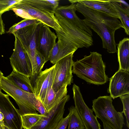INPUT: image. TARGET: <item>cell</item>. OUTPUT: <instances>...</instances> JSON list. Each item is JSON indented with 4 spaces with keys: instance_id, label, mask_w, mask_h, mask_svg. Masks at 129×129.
<instances>
[{
    "instance_id": "6da1fadb",
    "label": "cell",
    "mask_w": 129,
    "mask_h": 129,
    "mask_svg": "<svg viewBox=\"0 0 129 129\" xmlns=\"http://www.w3.org/2000/svg\"><path fill=\"white\" fill-rule=\"evenodd\" d=\"M77 11L81 13L84 19L83 22L96 33L101 39L103 47L109 53L117 52L115 41V31L122 28L118 19L88 7L76 0Z\"/></svg>"
},
{
    "instance_id": "7a4b0ae2",
    "label": "cell",
    "mask_w": 129,
    "mask_h": 129,
    "mask_svg": "<svg viewBox=\"0 0 129 129\" xmlns=\"http://www.w3.org/2000/svg\"><path fill=\"white\" fill-rule=\"evenodd\" d=\"M72 68V73L89 83L102 85L108 80L105 63L102 55L97 52H90L89 55L74 62Z\"/></svg>"
},
{
    "instance_id": "3957f363",
    "label": "cell",
    "mask_w": 129,
    "mask_h": 129,
    "mask_svg": "<svg viewBox=\"0 0 129 129\" xmlns=\"http://www.w3.org/2000/svg\"><path fill=\"white\" fill-rule=\"evenodd\" d=\"M2 89L13 98L18 106L21 115L37 113L40 102L34 93L24 91L17 87L3 76L1 80Z\"/></svg>"
},
{
    "instance_id": "277c9868",
    "label": "cell",
    "mask_w": 129,
    "mask_h": 129,
    "mask_svg": "<svg viewBox=\"0 0 129 129\" xmlns=\"http://www.w3.org/2000/svg\"><path fill=\"white\" fill-rule=\"evenodd\" d=\"M110 96L98 97L92 101L93 111L97 118L113 129H122L124 124L123 112H117Z\"/></svg>"
},
{
    "instance_id": "5b68a950",
    "label": "cell",
    "mask_w": 129,
    "mask_h": 129,
    "mask_svg": "<svg viewBox=\"0 0 129 129\" xmlns=\"http://www.w3.org/2000/svg\"><path fill=\"white\" fill-rule=\"evenodd\" d=\"M54 14L62 29L61 31L58 32L78 48H88L93 45L92 36L85 30L73 25L59 15L55 13Z\"/></svg>"
},
{
    "instance_id": "8992f818",
    "label": "cell",
    "mask_w": 129,
    "mask_h": 129,
    "mask_svg": "<svg viewBox=\"0 0 129 129\" xmlns=\"http://www.w3.org/2000/svg\"><path fill=\"white\" fill-rule=\"evenodd\" d=\"M41 23L29 25L13 34L18 38L28 55L32 64L33 71L35 66V56L40 25Z\"/></svg>"
},
{
    "instance_id": "52a82bcc",
    "label": "cell",
    "mask_w": 129,
    "mask_h": 129,
    "mask_svg": "<svg viewBox=\"0 0 129 129\" xmlns=\"http://www.w3.org/2000/svg\"><path fill=\"white\" fill-rule=\"evenodd\" d=\"M75 107L80 116L85 129H101V126L83 99L79 86L74 84L72 89Z\"/></svg>"
},
{
    "instance_id": "ba28073f",
    "label": "cell",
    "mask_w": 129,
    "mask_h": 129,
    "mask_svg": "<svg viewBox=\"0 0 129 129\" xmlns=\"http://www.w3.org/2000/svg\"><path fill=\"white\" fill-rule=\"evenodd\" d=\"M72 53L58 61L55 64V72L52 88L57 92L64 85L73 83L72 68L74 62Z\"/></svg>"
},
{
    "instance_id": "9c48e42d",
    "label": "cell",
    "mask_w": 129,
    "mask_h": 129,
    "mask_svg": "<svg viewBox=\"0 0 129 129\" xmlns=\"http://www.w3.org/2000/svg\"><path fill=\"white\" fill-rule=\"evenodd\" d=\"M15 37L14 48L9 58L13 71L30 77L33 73L30 60L18 38Z\"/></svg>"
},
{
    "instance_id": "30bf717a",
    "label": "cell",
    "mask_w": 129,
    "mask_h": 129,
    "mask_svg": "<svg viewBox=\"0 0 129 129\" xmlns=\"http://www.w3.org/2000/svg\"><path fill=\"white\" fill-rule=\"evenodd\" d=\"M9 96L0 92V111L4 116V124L10 129H22L21 115L10 101Z\"/></svg>"
},
{
    "instance_id": "8fae6325",
    "label": "cell",
    "mask_w": 129,
    "mask_h": 129,
    "mask_svg": "<svg viewBox=\"0 0 129 129\" xmlns=\"http://www.w3.org/2000/svg\"><path fill=\"white\" fill-rule=\"evenodd\" d=\"M13 8L23 9L36 19L50 27L55 31H62V29L54 13H50L34 8L30 5L25 0H20L13 6L11 8V10Z\"/></svg>"
},
{
    "instance_id": "7c38bea8",
    "label": "cell",
    "mask_w": 129,
    "mask_h": 129,
    "mask_svg": "<svg viewBox=\"0 0 129 129\" xmlns=\"http://www.w3.org/2000/svg\"><path fill=\"white\" fill-rule=\"evenodd\" d=\"M57 38L48 26L42 23L40 24L37 51L44 58L46 62L50 60L51 52L56 43Z\"/></svg>"
},
{
    "instance_id": "4fadbf2b",
    "label": "cell",
    "mask_w": 129,
    "mask_h": 129,
    "mask_svg": "<svg viewBox=\"0 0 129 129\" xmlns=\"http://www.w3.org/2000/svg\"><path fill=\"white\" fill-rule=\"evenodd\" d=\"M55 72V64L39 74L34 75L36 76L33 86L34 94L37 99L42 104L49 87L53 84Z\"/></svg>"
},
{
    "instance_id": "5bb4252c",
    "label": "cell",
    "mask_w": 129,
    "mask_h": 129,
    "mask_svg": "<svg viewBox=\"0 0 129 129\" xmlns=\"http://www.w3.org/2000/svg\"><path fill=\"white\" fill-rule=\"evenodd\" d=\"M70 99L67 95L31 129H53L63 117L65 106Z\"/></svg>"
},
{
    "instance_id": "9a60e30c",
    "label": "cell",
    "mask_w": 129,
    "mask_h": 129,
    "mask_svg": "<svg viewBox=\"0 0 129 129\" xmlns=\"http://www.w3.org/2000/svg\"><path fill=\"white\" fill-rule=\"evenodd\" d=\"M109 81L108 91L112 98L129 94V71L119 69Z\"/></svg>"
},
{
    "instance_id": "2e32d148",
    "label": "cell",
    "mask_w": 129,
    "mask_h": 129,
    "mask_svg": "<svg viewBox=\"0 0 129 129\" xmlns=\"http://www.w3.org/2000/svg\"><path fill=\"white\" fill-rule=\"evenodd\" d=\"M55 31L58 40L52 49L50 58L51 63L54 64L66 56L74 53L78 49L58 31Z\"/></svg>"
},
{
    "instance_id": "e0dca14e",
    "label": "cell",
    "mask_w": 129,
    "mask_h": 129,
    "mask_svg": "<svg viewBox=\"0 0 129 129\" xmlns=\"http://www.w3.org/2000/svg\"><path fill=\"white\" fill-rule=\"evenodd\" d=\"M76 4L73 3L69 5L58 6L54 13L59 15L73 25L83 29L92 36L91 30L77 16L76 13Z\"/></svg>"
},
{
    "instance_id": "ac0fdd59",
    "label": "cell",
    "mask_w": 129,
    "mask_h": 129,
    "mask_svg": "<svg viewBox=\"0 0 129 129\" xmlns=\"http://www.w3.org/2000/svg\"><path fill=\"white\" fill-rule=\"evenodd\" d=\"M86 6L119 19L117 11L111 4V0H77Z\"/></svg>"
},
{
    "instance_id": "d6986e66",
    "label": "cell",
    "mask_w": 129,
    "mask_h": 129,
    "mask_svg": "<svg viewBox=\"0 0 129 129\" xmlns=\"http://www.w3.org/2000/svg\"><path fill=\"white\" fill-rule=\"evenodd\" d=\"M129 39L124 38L118 44L117 52L119 70L129 71Z\"/></svg>"
},
{
    "instance_id": "ffe728a7",
    "label": "cell",
    "mask_w": 129,
    "mask_h": 129,
    "mask_svg": "<svg viewBox=\"0 0 129 129\" xmlns=\"http://www.w3.org/2000/svg\"><path fill=\"white\" fill-rule=\"evenodd\" d=\"M6 78L13 84L26 92L34 94L29 77L13 71Z\"/></svg>"
},
{
    "instance_id": "44dd1931",
    "label": "cell",
    "mask_w": 129,
    "mask_h": 129,
    "mask_svg": "<svg viewBox=\"0 0 129 129\" xmlns=\"http://www.w3.org/2000/svg\"><path fill=\"white\" fill-rule=\"evenodd\" d=\"M121 1L111 0L112 5L116 10L118 14L122 28L126 35L129 34V7H124L121 3Z\"/></svg>"
},
{
    "instance_id": "7402d4cb",
    "label": "cell",
    "mask_w": 129,
    "mask_h": 129,
    "mask_svg": "<svg viewBox=\"0 0 129 129\" xmlns=\"http://www.w3.org/2000/svg\"><path fill=\"white\" fill-rule=\"evenodd\" d=\"M32 7L51 13H54L58 7L59 0H25Z\"/></svg>"
},
{
    "instance_id": "603a6c76",
    "label": "cell",
    "mask_w": 129,
    "mask_h": 129,
    "mask_svg": "<svg viewBox=\"0 0 129 129\" xmlns=\"http://www.w3.org/2000/svg\"><path fill=\"white\" fill-rule=\"evenodd\" d=\"M70 115L68 129H85L80 116L75 106H71L69 108Z\"/></svg>"
},
{
    "instance_id": "cb8c5ba5",
    "label": "cell",
    "mask_w": 129,
    "mask_h": 129,
    "mask_svg": "<svg viewBox=\"0 0 129 129\" xmlns=\"http://www.w3.org/2000/svg\"><path fill=\"white\" fill-rule=\"evenodd\" d=\"M44 115L38 113L28 114L21 115L22 127L24 129H31Z\"/></svg>"
},
{
    "instance_id": "d4e9b609",
    "label": "cell",
    "mask_w": 129,
    "mask_h": 129,
    "mask_svg": "<svg viewBox=\"0 0 129 129\" xmlns=\"http://www.w3.org/2000/svg\"><path fill=\"white\" fill-rule=\"evenodd\" d=\"M52 85L53 84L49 87L42 104L48 112L55 106V100L56 92L53 90Z\"/></svg>"
},
{
    "instance_id": "484cf974",
    "label": "cell",
    "mask_w": 129,
    "mask_h": 129,
    "mask_svg": "<svg viewBox=\"0 0 129 129\" xmlns=\"http://www.w3.org/2000/svg\"><path fill=\"white\" fill-rule=\"evenodd\" d=\"M41 21L37 20L24 19L19 22L16 23L11 27L6 33L12 34L18 30L30 25L39 23Z\"/></svg>"
},
{
    "instance_id": "4316f807",
    "label": "cell",
    "mask_w": 129,
    "mask_h": 129,
    "mask_svg": "<svg viewBox=\"0 0 129 129\" xmlns=\"http://www.w3.org/2000/svg\"><path fill=\"white\" fill-rule=\"evenodd\" d=\"M35 66L33 70L32 76L39 74L42 71L46 62L44 58L37 51L35 56Z\"/></svg>"
},
{
    "instance_id": "83f0119b",
    "label": "cell",
    "mask_w": 129,
    "mask_h": 129,
    "mask_svg": "<svg viewBox=\"0 0 129 129\" xmlns=\"http://www.w3.org/2000/svg\"><path fill=\"white\" fill-rule=\"evenodd\" d=\"M123 106L122 111L125 116L126 120L127 127L129 128V94L120 97Z\"/></svg>"
},
{
    "instance_id": "f1b7e54d",
    "label": "cell",
    "mask_w": 129,
    "mask_h": 129,
    "mask_svg": "<svg viewBox=\"0 0 129 129\" xmlns=\"http://www.w3.org/2000/svg\"><path fill=\"white\" fill-rule=\"evenodd\" d=\"M20 0H0V15L11 10L12 7Z\"/></svg>"
},
{
    "instance_id": "f546056e",
    "label": "cell",
    "mask_w": 129,
    "mask_h": 129,
    "mask_svg": "<svg viewBox=\"0 0 129 129\" xmlns=\"http://www.w3.org/2000/svg\"><path fill=\"white\" fill-rule=\"evenodd\" d=\"M70 113V112L64 118H62L53 129H66L68 125Z\"/></svg>"
},
{
    "instance_id": "4dcf8cb0",
    "label": "cell",
    "mask_w": 129,
    "mask_h": 129,
    "mask_svg": "<svg viewBox=\"0 0 129 129\" xmlns=\"http://www.w3.org/2000/svg\"><path fill=\"white\" fill-rule=\"evenodd\" d=\"M12 10L16 15L24 19L35 20L36 19L30 16L27 12L23 9L13 8Z\"/></svg>"
},
{
    "instance_id": "1f68e13d",
    "label": "cell",
    "mask_w": 129,
    "mask_h": 129,
    "mask_svg": "<svg viewBox=\"0 0 129 129\" xmlns=\"http://www.w3.org/2000/svg\"><path fill=\"white\" fill-rule=\"evenodd\" d=\"M2 15H0V35H2L5 33V25L2 19Z\"/></svg>"
},
{
    "instance_id": "d6a6232c",
    "label": "cell",
    "mask_w": 129,
    "mask_h": 129,
    "mask_svg": "<svg viewBox=\"0 0 129 129\" xmlns=\"http://www.w3.org/2000/svg\"><path fill=\"white\" fill-rule=\"evenodd\" d=\"M104 129H113L109 125L105 123H103Z\"/></svg>"
},
{
    "instance_id": "836d02e7",
    "label": "cell",
    "mask_w": 129,
    "mask_h": 129,
    "mask_svg": "<svg viewBox=\"0 0 129 129\" xmlns=\"http://www.w3.org/2000/svg\"><path fill=\"white\" fill-rule=\"evenodd\" d=\"M3 76V74L0 70V92L2 90L1 85V81L2 79Z\"/></svg>"
},
{
    "instance_id": "e575fe53",
    "label": "cell",
    "mask_w": 129,
    "mask_h": 129,
    "mask_svg": "<svg viewBox=\"0 0 129 129\" xmlns=\"http://www.w3.org/2000/svg\"><path fill=\"white\" fill-rule=\"evenodd\" d=\"M0 129H5L3 121H0Z\"/></svg>"
},
{
    "instance_id": "d590c367",
    "label": "cell",
    "mask_w": 129,
    "mask_h": 129,
    "mask_svg": "<svg viewBox=\"0 0 129 129\" xmlns=\"http://www.w3.org/2000/svg\"><path fill=\"white\" fill-rule=\"evenodd\" d=\"M4 119V115L3 113L0 111V121H3Z\"/></svg>"
},
{
    "instance_id": "8d00e7d4",
    "label": "cell",
    "mask_w": 129,
    "mask_h": 129,
    "mask_svg": "<svg viewBox=\"0 0 129 129\" xmlns=\"http://www.w3.org/2000/svg\"><path fill=\"white\" fill-rule=\"evenodd\" d=\"M4 126L5 127V129H10L6 125L4 124Z\"/></svg>"
}]
</instances>
